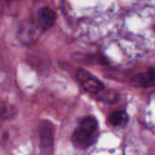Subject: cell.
Masks as SVG:
<instances>
[{"mask_svg":"<svg viewBox=\"0 0 155 155\" xmlns=\"http://www.w3.org/2000/svg\"><path fill=\"white\" fill-rule=\"evenodd\" d=\"M98 131V122L92 116L82 119L79 126L74 131L72 135L73 144L79 149L90 147L94 142L95 134Z\"/></svg>","mask_w":155,"mask_h":155,"instance_id":"cell-1","label":"cell"},{"mask_svg":"<svg viewBox=\"0 0 155 155\" xmlns=\"http://www.w3.org/2000/svg\"><path fill=\"white\" fill-rule=\"evenodd\" d=\"M40 138V154L53 155L54 150V132L52 124L48 121H43L39 127Z\"/></svg>","mask_w":155,"mask_h":155,"instance_id":"cell-2","label":"cell"},{"mask_svg":"<svg viewBox=\"0 0 155 155\" xmlns=\"http://www.w3.org/2000/svg\"><path fill=\"white\" fill-rule=\"evenodd\" d=\"M76 77L82 87L89 93L98 94L104 90V84L89 71L79 68L76 72Z\"/></svg>","mask_w":155,"mask_h":155,"instance_id":"cell-3","label":"cell"},{"mask_svg":"<svg viewBox=\"0 0 155 155\" xmlns=\"http://www.w3.org/2000/svg\"><path fill=\"white\" fill-rule=\"evenodd\" d=\"M40 35V27L32 21H25L21 24L18 30V37L24 44H34L37 41Z\"/></svg>","mask_w":155,"mask_h":155,"instance_id":"cell-4","label":"cell"},{"mask_svg":"<svg viewBox=\"0 0 155 155\" xmlns=\"http://www.w3.org/2000/svg\"><path fill=\"white\" fill-rule=\"evenodd\" d=\"M131 84L136 88H147L155 84V69L149 68L147 72L135 74L132 80Z\"/></svg>","mask_w":155,"mask_h":155,"instance_id":"cell-5","label":"cell"},{"mask_svg":"<svg viewBox=\"0 0 155 155\" xmlns=\"http://www.w3.org/2000/svg\"><path fill=\"white\" fill-rule=\"evenodd\" d=\"M37 25L40 27V29L48 30L53 26L56 21V14L48 7H42L37 12Z\"/></svg>","mask_w":155,"mask_h":155,"instance_id":"cell-6","label":"cell"},{"mask_svg":"<svg viewBox=\"0 0 155 155\" xmlns=\"http://www.w3.org/2000/svg\"><path fill=\"white\" fill-rule=\"evenodd\" d=\"M129 120V117L127 114L123 111H118L115 113H112L109 117V122L113 126H121L122 124H125Z\"/></svg>","mask_w":155,"mask_h":155,"instance_id":"cell-7","label":"cell"},{"mask_svg":"<svg viewBox=\"0 0 155 155\" xmlns=\"http://www.w3.org/2000/svg\"><path fill=\"white\" fill-rule=\"evenodd\" d=\"M120 98V95L117 92L112 90H102L100 93H99V100L102 103L112 104H115Z\"/></svg>","mask_w":155,"mask_h":155,"instance_id":"cell-8","label":"cell"},{"mask_svg":"<svg viewBox=\"0 0 155 155\" xmlns=\"http://www.w3.org/2000/svg\"><path fill=\"white\" fill-rule=\"evenodd\" d=\"M15 114V109L10 106L9 104H0V125H2V123L11 118Z\"/></svg>","mask_w":155,"mask_h":155,"instance_id":"cell-9","label":"cell"}]
</instances>
